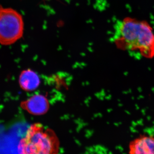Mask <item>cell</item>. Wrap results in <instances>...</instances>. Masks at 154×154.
Segmentation results:
<instances>
[{
  "mask_svg": "<svg viewBox=\"0 0 154 154\" xmlns=\"http://www.w3.org/2000/svg\"><path fill=\"white\" fill-rule=\"evenodd\" d=\"M19 87L23 91L32 92L35 91L41 83L39 76L33 70L28 69L20 73L18 80Z\"/></svg>",
  "mask_w": 154,
  "mask_h": 154,
  "instance_id": "5",
  "label": "cell"
},
{
  "mask_svg": "<svg viewBox=\"0 0 154 154\" xmlns=\"http://www.w3.org/2000/svg\"><path fill=\"white\" fill-rule=\"evenodd\" d=\"M60 142L55 132L41 123L31 125L18 145L19 153L24 154H57Z\"/></svg>",
  "mask_w": 154,
  "mask_h": 154,
  "instance_id": "2",
  "label": "cell"
},
{
  "mask_svg": "<svg viewBox=\"0 0 154 154\" xmlns=\"http://www.w3.org/2000/svg\"><path fill=\"white\" fill-rule=\"evenodd\" d=\"M24 26L19 12L0 4V44L8 46L16 43L23 36Z\"/></svg>",
  "mask_w": 154,
  "mask_h": 154,
  "instance_id": "3",
  "label": "cell"
},
{
  "mask_svg": "<svg viewBox=\"0 0 154 154\" xmlns=\"http://www.w3.org/2000/svg\"><path fill=\"white\" fill-rule=\"evenodd\" d=\"M20 107L31 115L40 116L45 114L50 107L49 102L45 96L35 94L20 102Z\"/></svg>",
  "mask_w": 154,
  "mask_h": 154,
  "instance_id": "4",
  "label": "cell"
},
{
  "mask_svg": "<svg viewBox=\"0 0 154 154\" xmlns=\"http://www.w3.org/2000/svg\"><path fill=\"white\" fill-rule=\"evenodd\" d=\"M113 43L118 49L136 51L147 59L154 57V31L146 20L126 17L114 26Z\"/></svg>",
  "mask_w": 154,
  "mask_h": 154,
  "instance_id": "1",
  "label": "cell"
},
{
  "mask_svg": "<svg viewBox=\"0 0 154 154\" xmlns=\"http://www.w3.org/2000/svg\"><path fill=\"white\" fill-rule=\"evenodd\" d=\"M129 153L131 154H154V138L143 136L130 143Z\"/></svg>",
  "mask_w": 154,
  "mask_h": 154,
  "instance_id": "6",
  "label": "cell"
}]
</instances>
